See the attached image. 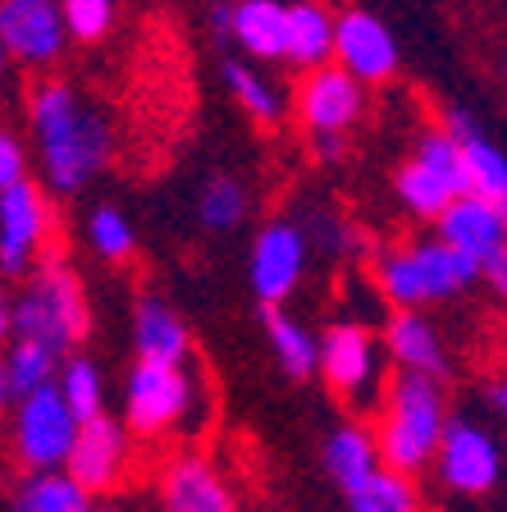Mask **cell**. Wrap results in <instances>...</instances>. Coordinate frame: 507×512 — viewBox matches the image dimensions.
<instances>
[{"mask_svg": "<svg viewBox=\"0 0 507 512\" xmlns=\"http://www.w3.org/2000/svg\"><path fill=\"white\" fill-rule=\"evenodd\" d=\"M32 133L42 147L46 179L55 192H78L110 156V124L78 101L64 83L32 92Z\"/></svg>", "mask_w": 507, "mask_h": 512, "instance_id": "6da1fadb", "label": "cell"}, {"mask_svg": "<svg viewBox=\"0 0 507 512\" xmlns=\"http://www.w3.org/2000/svg\"><path fill=\"white\" fill-rule=\"evenodd\" d=\"M448 430V407H444V389L439 375H421V371H402L398 380L384 389V407H380V453L384 467H398L407 476H416L421 467H430L439 458Z\"/></svg>", "mask_w": 507, "mask_h": 512, "instance_id": "7a4b0ae2", "label": "cell"}, {"mask_svg": "<svg viewBox=\"0 0 507 512\" xmlns=\"http://www.w3.org/2000/svg\"><path fill=\"white\" fill-rule=\"evenodd\" d=\"M480 275V266L471 256H462L444 238H425L412 247H389L375 261V279L380 293L393 307H421V302H444L453 293H462L471 279Z\"/></svg>", "mask_w": 507, "mask_h": 512, "instance_id": "3957f363", "label": "cell"}, {"mask_svg": "<svg viewBox=\"0 0 507 512\" xmlns=\"http://www.w3.org/2000/svg\"><path fill=\"white\" fill-rule=\"evenodd\" d=\"M87 325H92V311H87V293L74 270L60 261L32 270L23 298L14 302V334L46 339L64 352L78 339H87Z\"/></svg>", "mask_w": 507, "mask_h": 512, "instance_id": "277c9868", "label": "cell"}, {"mask_svg": "<svg viewBox=\"0 0 507 512\" xmlns=\"http://www.w3.org/2000/svg\"><path fill=\"white\" fill-rule=\"evenodd\" d=\"M197 384H192L183 362H160V357H138L124 384V421L138 435H165L192 412Z\"/></svg>", "mask_w": 507, "mask_h": 512, "instance_id": "5b68a950", "label": "cell"}, {"mask_svg": "<svg viewBox=\"0 0 507 512\" xmlns=\"http://www.w3.org/2000/svg\"><path fill=\"white\" fill-rule=\"evenodd\" d=\"M78 412L64 403L60 384H42L14 403V453L28 471H55L69 462V448L78 439Z\"/></svg>", "mask_w": 507, "mask_h": 512, "instance_id": "8992f818", "label": "cell"}, {"mask_svg": "<svg viewBox=\"0 0 507 512\" xmlns=\"http://www.w3.org/2000/svg\"><path fill=\"white\" fill-rule=\"evenodd\" d=\"M302 270H307V234L293 220H270L256 234L252 261H247V284L261 298V307H279L284 298H293Z\"/></svg>", "mask_w": 507, "mask_h": 512, "instance_id": "52a82bcc", "label": "cell"}, {"mask_svg": "<svg viewBox=\"0 0 507 512\" xmlns=\"http://www.w3.org/2000/svg\"><path fill=\"white\" fill-rule=\"evenodd\" d=\"M434 467L453 494H489L503 476V448L485 426L457 416V421H448Z\"/></svg>", "mask_w": 507, "mask_h": 512, "instance_id": "ba28073f", "label": "cell"}, {"mask_svg": "<svg viewBox=\"0 0 507 512\" xmlns=\"http://www.w3.org/2000/svg\"><path fill=\"white\" fill-rule=\"evenodd\" d=\"M320 375L338 398H370L375 380H380V343L366 325L343 320L320 334Z\"/></svg>", "mask_w": 507, "mask_h": 512, "instance_id": "9c48e42d", "label": "cell"}, {"mask_svg": "<svg viewBox=\"0 0 507 512\" xmlns=\"http://www.w3.org/2000/svg\"><path fill=\"white\" fill-rule=\"evenodd\" d=\"M366 110V83L348 74L343 64H320L311 69L302 92H297V115L311 133H348Z\"/></svg>", "mask_w": 507, "mask_h": 512, "instance_id": "30bf717a", "label": "cell"}, {"mask_svg": "<svg viewBox=\"0 0 507 512\" xmlns=\"http://www.w3.org/2000/svg\"><path fill=\"white\" fill-rule=\"evenodd\" d=\"M46 229H51V211L28 179L0 188V270L5 275H23L32 266Z\"/></svg>", "mask_w": 507, "mask_h": 512, "instance_id": "8fae6325", "label": "cell"}, {"mask_svg": "<svg viewBox=\"0 0 507 512\" xmlns=\"http://www.w3.org/2000/svg\"><path fill=\"white\" fill-rule=\"evenodd\" d=\"M64 10L60 0H0V42L10 46L14 60L46 64L64 46Z\"/></svg>", "mask_w": 507, "mask_h": 512, "instance_id": "7c38bea8", "label": "cell"}, {"mask_svg": "<svg viewBox=\"0 0 507 512\" xmlns=\"http://www.w3.org/2000/svg\"><path fill=\"white\" fill-rule=\"evenodd\" d=\"M334 60L361 83H389L398 74V42L370 10H348L338 19Z\"/></svg>", "mask_w": 507, "mask_h": 512, "instance_id": "4fadbf2b", "label": "cell"}, {"mask_svg": "<svg viewBox=\"0 0 507 512\" xmlns=\"http://www.w3.org/2000/svg\"><path fill=\"white\" fill-rule=\"evenodd\" d=\"M439 238L453 243L462 256H471L476 266H485L489 256L507 243V220H503V202L480 197V192H462L448 202V211L439 215Z\"/></svg>", "mask_w": 507, "mask_h": 512, "instance_id": "5bb4252c", "label": "cell"}, {"mask_svg": "<svg viewBox=\"0 0 507 512\" xmlns=\"http://www.w3.org/2000/svg\"><path fill=\"white\" fill-rule=\"evenodd\" d=\"M124 462H128V421H115V416L101 412L78 426V439H74V448H69L64 471L78 476L87 490L96 494V490H110V485H115Z\"/></svg>", "mask_w": 507, "mask_h": 512, "instance_id": "9a60e30c", "label": "cell"}, {"mask_svg": "<svg viewBox=\"0 0 507 512\" xmlns=\"http://www.w3.org/2000/svg\"><path fill=\"white\" fill-rule=\"evenodd\" d=\"M160 503H165V512H238L233 490L224 485V476L206 458H197V453L174 458L165 467Z\"/></svg>", "mask_w": 507, "mask_h": 512, "instance_id": "2e32d148", "label": "cell"}, {"mask_svg": "<svg viewBox=\"0 0 507 512\" xmlns=\"http://www.w3.org/2000/svg\"><path fill=\"white\" fill-rule=\"evenodd\" d=\"M384 348L402 371H421V375H448V357H444V339L430 320L416 307H398L384 325Z\"/></svg>", "mask_w": 507, "mask_h": 512, "instance_id": "e0dca14e", "label": "cell"}, {"mask_svg": "<svg viewBox=\"0 0 507 512\" xmlns=\"http://www.w3.org/2000/svg\"><path fill=\"white\" fill-rule=\"evenodd\" d=\"M444 119H448L444 128H453L457 142H462V151H466V179H471V192L503 202L507 197V156H503V147H494V142L480 133V124H476L471 110L453 106Z\"/></svg>", "mask_w": 507, "mask_h": 512, "instance_id": "ac0fdd59", "label": "cell"}, {"mask_svg": "<svg viewBox=\"0 0 507 512\" xmlns=\"http://www.w3.org/2000/svg\"><path fill=\"white\" fill-rule=\"evenodd\" d=\"M233 42L256 60L288 55V5L284 0H238L233 5Z\"/></svg>", "mask_w": 507, "mask_h": 512, "instance_id": "d6986e66", "label": "cell"}, {"mask_svg": "<svg viewBox=\"0 0 507 512\" xmlns=\"http://www.w3.org/2000/svg\"><path fill=\"white\" fill-rule=\"evenodd\" d=\"M133 343H138V357L183 362L188 357V325L169 302L142 298L138 311H133Z\"/></svg>", "mask_w": 507, "mask_h": 512, "instance_id": "ffe728a7", "label": "cell"}, {"mask_svg": "<svg viewBox=\"0 0 507 512\" xmlns=\"http://www.w3.org/2000/svg\"><path fill=\"white\" fill-rule=\"evenodd\" d=\"M334 37H338V19H329L325 5L316 0H297L288 5V60L302 69H320L334 60Z\"/></svg>", "mask_w": 507, "mask_h": 512, "instance_id": "44dd1931", "label": "cell"}, {"mask_svg": "<svg viewBox=\"0 0 507 512\" xmlns=\"http://www.w3.org/2000/svg\"><path fill=\"white\" fill-rule=\"evenodd\" d=\"M380 467H384V453H380V435H375V430L338 426L334 435L325 439V471L343 485V490L361 485L370 471H380Z\"/></svg>", "mask_w": 507, "mask_h": 512, "instance_id": "7402d4cb", "label": "cell"}, {"mask_svg": "<svg viewBox=\"0 0 507 512\" xmlns=\"http://www.w3.org/2000/svg\"><path fill=\"white\" fill-rule=\"evenodd\" d=\"M261 320H265L270 352H275V362L284 366V375L307 380V375L320 371V339L307 330V325H297V320L279 307H261Z\"/></svg>", "mask_w": 507, "mask_h": 512, "instance_id": "603a6c76", "label": "cell"}, {"mask_svg": "<svg viewBox=\"0 0 507 512\" xmlns=\"http://www.w3.org/2000/svg\"><path fill=\"white\" fill-rule=\"evenodd\" d=\"M14 512H92V490L64 467L32 471L14 494Z\"/></svg>", "mask_w": 507, "mask_h": 512, "instance_id": "cb8c5ba5", "label": "cell"}, {"mask_svg": "<svg viewBox=\"0 0 507 512\" xmlns=\"http://www.w3.org/2000/svg\"><path fill=\"white\" fill-rule=\"evenodd\" d=\"M393 188H398V202L407 206L412 215H421V220H439V215L448 211V202H453V197H462V192H457L444 174H434L421 156H412L407 165H402Z\"/></svg>", "mask_w": 507, "mask_h": 512, "instance_id": "d4e9b609", "label": "cell"}, {"mask_svg": "<svg viewBox=\"0 0 507 512\" xmlns=\"http://www.w3.org/2000/svg\"><path fill=\"white\" fill-rule=\"evenodd\" d=\"M348 512H421V499L407 471L380 467L348 490Z\"/></svg>", "mask_w": 507, "mask_h": 512, "instance_id": "484cf974", "label": "cell"}, {"mask_svg": "<svg viewBox=\"0 0 507 512\" xmlns=\"http://www.w3.org/2000/svg\"><path fill=\"white\" fill-rule=\"evenodd\" d=\"M5 371L14 380V394H32L60 375V348L46 339H28V334H14L10 352H5Z\"/></svg>", "mask_w": 507, "mask_h": 512, "instance_id": "4316f807", "label": "cell"}, {"mask_svg": "<svg viewBox=\"0 0 507 512\" xmlns=\"http://www.w3.org/2000/svg\"><path fill=\"white\" fill-rule=\"evenodd\" d=\"M247 211H252V197H247V188L238 179H229V174H215L197 197V220L206 224V229H215V234L238 229V224L247 220Z\"/></svg>", "mask_w": 507, "mask_h": 512, "instance_id": "83f0119b", "label": "cell"}, {"mask_svg": "<svg viewBox=\"0 0 507 512\" xmlns=\"http://www.w3.org/2000/svg\"><path fill=\"white\" fill-rule=\"evenodd\" d=\"M224 83H229L233 101H238V106H243L247 115L256 119V124H275L279 110H284V96L265 83L256 69H247L243 60H229V64H224Z\"/></svg>", "mask_w": 507, "mask_h": 512, "instance_id": "f1b7e54d", "label": "cell"}, {"mask_svg": "<svg viewBox=\"0 0 507 512\" xmlns=\"http://www.w3.org/2000/svg\"><path fill=\"white\" fill-rule=\"evenodd\" d=\"M55 384H60L64 403L78 412V421H92V416L106 412V380H101V371H96L87 357L64 362V371L55 375Z\"/></svg>", "mask_w": 507, "mask_h": 512, "instance_id": "f546056e", "label": "cell"}, {"mask_svg": "<svg viewBox=\"0 0 507 512\" xmlns=\"http://www.w3.org/2000/svg\"><path fill=\"white\" fill-rule=\"evenodd\" d=\"M416 156H421L434 174H444L457 192H471V179H466V151H462L453 128H430V133L416 142Z\"/></svg>", "mask_w": 507, "mask_h": 512, "instance_id": "4dcf8cb0", "label": "cell"}, {"mask_svg": "<svg viewBox=\"0 0 507 512\" xmlns=\"http://www.w3.org/2000/svg\"><path fill=\"white\" fill-rule=\"evenodd\" d=\"M87 234H92V247L106 256V261H128L133 247H138V229H133L128 215L115 211V206H96Z\"/></svg>", "mask_w": 507, "mask_h": 512, "instance_id": "1f68e13d", "label": "cell"}, {"mask_svg": "<svg viewBox=\"0 0 507 512\" xmlns=\"http://www.w3.org/2000/svg\"><path fill=\"white\" fill-rule=\"evenodd\" d=\"M64 23H69V37L78 42H101L115 23V0H60Z\"/></svg>", "mask_w": 507, "mask_h": 512, "instance_id": "d6a6232c", "label": "cell"}, {"mask_svg": "<svg viewBox=\"0 0 507 512\" xmlns=\"http://www.w3.org/2000/svg\"><path fill=\"white\" fill-rule=\"evenodd\" d=\"M23 147L10 138V133H0V188H10V183L23 179Z\"/></svg>", "mask_w": 507, "mask_h": 512, "instance_id": "836d02e7", "label": "cell"}, {"mask_svg": "<svg viewBox=\"0 0 507 512\" xmlns=\"http://www.w3.org/2000/svg\"><path fill=\"white\" fill-rule=\"evenodd\" d=\"M480 275H485V284H489V288H494L498 298H503V302H507V243H503V247H498V252H494V256H489L485 266H480Z\"/></svg>", "mask_w": 507, "mask_h": 512, "instance_id": "e575fe53", "label": "cell"}, {"mask_svg": "<svg viewBox=\"0 0 507 512\" xmlns=\"http://www.w3.org/2000/svg\"><path fill=\"white\" fill-rule=\"evenodd\" d=\"M211 28H215V37L220 42H233V5H211Z\"/></svg>", "mask_w": 507, "mask_h": 512, "instance_id": "d590c367", "label": "cell"}, {"mask_svg": "<svg viewBox=\"0 0 507 512\" xmlns=\"http://www.w3.org/2000/svg\"><path fill=\"white\" fill-rule=\"evenodd\" d=\"M14 403H19V394H14V380H10V371H5V357H0V416L10 412Z\"/></svg>", "mask_w": 507, "mask_h": 512, "instance_id": "8d00e7d4", "label": "cell"}, {"mask_svg": "<svg viewBox=\"0 0 507 512\" xmlns=\"http://www.w3.org/2000/svg\"><path fill=\"white\" fill-rule=\"evenodd\" d=\"M311 142H316V151L320 156H329V160L343 151V133H311Z\"/></svg>", "mask_w": 507, "mask_h": 512, "instance_id": "74e56055", "label": "cell"}, {"mask_svg": "<svg viewBox=\"0 0 507 512\" xmlns=\"http://www.w3.org/2000/svg\"><path fill=\"white\" fill-rule=\"evenodd\" d=\"M14 334V302L5 298V288H0V343Z\"/></svg>", "mask_w": 507, "mask_h": 512, "instance_id": "f35d334b", "label": "cell"}, {"mask_svg": "<svg viewBox=\"0 0 507 512\" xmlns=\"http://www.w3.org/2000/svg\"><path fill=\"white\" fill-rule=\"evenodd\" d=\"M489 403H494V412L507 416V375H498L494 389H489Z\"/></svg>", "mask_w": 507, "mask_h": 512, "instance_id": "ab89813d", "label": "cell"}, {"mask_svg": "<svg viewBox=\"0 0 507 512\" xmlns=\"http://www.w3.org/2000/svg\"><path fill=\"white\" fill-rule=\"evenodd\" d=\"M5 60H10V46L0 42V74H5Z\"/></svg>", "mask_w": 507, "mask_h": 512, "instance_id": "60d3db41", "label": "cell"}, {"mask_svg": "<svg viewBox=\"0 0 507 512\" xmlns=\"http://www.w3.org/2000/svg\"><path fill=\"white\" fill-rule=\"evenodd\" d=\"M503 87H507V55H503Z\"/></svg>", "mask_w": 507, "mask_h": 512, "instance_id": "b9f144b4", "label": "cell"}, {"mask_svg": "<svg viewBox=\"0 0 507 512\" xmlns=\"http://www.w3.org/2000/svg\"><path fill=\"white\" fill-rule=\"evenodd\" d=\"M503 220H507V197H503Z\"/></svg>", "mask_w": 507, "mask_h": 512, "instance_id": "7bdbcfd3", "label": "cell"}, {"mask_svg": "<svg viewBox=\"0 0 507 512\" xmlns=\"http://www.w3.org/2000/svg\"><path fill=\"white\" fill-rule=\"evenodd\" d=\"M92 512H115V508H92Z\"/></svg>", "mask_w": 507, "mask_h": 512, "instance_id": "ee69618b", "label": "cell"}]
</instances>
